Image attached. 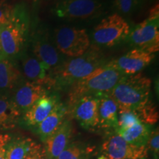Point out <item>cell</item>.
Instances as JSON below:
<instances>
[{"label":"cell","mask_w":159,"mask_h":159,"mask_svg":"<svg viewBox=\"0 0 159 159\" xmlns=\"http://www.w3.org/2000/svg\"><path fill=\"white\" fill-rule=\"evenodd\" d=\"M30 17L27 5L13 6L11 20L4 25L0 35L2 56L13 61L22 55L29 36Z\"/></svg>","instance_id":"6da1fadb"},{"label":"cell","mask_w":159,"mask_h":159,"mask_svg":"<svg viewBox=\"0 0 159 159\" xmlns=\"http://www.w3.org/2000/svg\"><path fill=\"white\" fill-rule=\"evenodd\" d=\"M123 76L124 75L108 63H105L87 77L71 85L69 93V108H71L83 97L110 94Z\"/></svg>","instance_id":"7a4b0ae2"},{"label":"cell","mask_w":159,"mask_h":159,"mask_svg":"<svg viewBox=\"0 0 159 159\" xmlns=\"http://www.w3.org/2000/svg\"><path fill=\"white\" fill-rule=\"evenodd\" d=\"M104 64L102 54L96 47H90L85 54L67 60L55 69L54 76L50 77L52 86L61 89L71 86Z\"/></svg>","instance_id":"3957f363"},{"label":"cell","mask_w":159,"mask_h":159,"mask_svg":"<svg viewBox=\"0 0 159 159\" xmlns=\"http://www.w3.org/2000/svg\"><path fill=\"white\" fill-rule=\"evenodd\" d=\"M152 81L142 73L124 75L110 95L118 106L119 110L136 111L150 101Z\"/></svg>","instance_id":"277c9868"},{"label":"cell","mask_w":159,"mask_h":159,"mask_svg":"<svg viewBox=\"0 0 159 159\" xmlns=\"http://www.w3.org/2000/svg\"><path fill=\"white\" fill-rule=\"evenodd\" d=\"M130 31L127 20L114 13L101 20L93 31V41L97 45L112 47L125 41Z\"/></svg>","instance_id":"5b68a950"},{"label":"cell","mask_w":159,"mask_h":159,"mask_svg":"<svg viewBox=\"0 0 159 159\" xmlns=\"http://www.w3.org/2000/svg\"><path fill=\"white\" fill-rule=\"evenodd\" d=\"M54 39L57 50L70 57L85 54L91 47V41L85 29L61 27L55 30Z\"/></svg>","instance_id":"8992f818"},{"label":"cell","mask_w":159,"mask_h":159,"mask_svg":"<svg viewBox=\"0 0 159 159\" xmlns=\"http://www.w3.org/2000/svg\"><path fill=\"white\" fill-rule=\"evenodd\" d=\"M126 41L134 48L151 54L159 50V15H150L130 31Z\"/></svg>","instance_id":"52a82bcc"},{"label":"cell","mask_w":159,"mask_h":159,"mask_svg":"<svg viewBox=\"0 0 159 159\" xmlns=\"http://www.w3.org/2000/svg\"><path fill=\"white\" fill-rule=\"evenodd\" d=\"M148 150V145H133L116 134L109 136L102 143L97 159H146Z\"/></svg>","instance_id":"ba28073f"},{"label":"cell","mask_w":159,"mask_h":159,"mask_svg":"<svg viewBox=\"0 0 159 159\" xmlns=\"http://www.w3.org/2000/svg\"><path fill=\"white\" fill-rule=\"evenodd\" d=\"M103 5L98 0H64L52 8L55 16L66 19H89L99 16Z\"/></svg>","instance_id":"9c48e42d"},{"label":"cell","mask_w":159,"mask_h":159,"mask_svg":"<svg viewBox=\"0 0 159 159\" xmlns=\"http://www.w3.org/2000/svg\"><path fill=\"white\" fill-rule=\"evenodd\" d=\"M154 57V54L134 48L126 54L108 63L124 75H131L140 73L141 71L150 64Z\"/></svg>","instance_id":"30bf717a"},{"label":"cell","mask_w":159,"mask_h":159,"mask_svg":"<svg viewBox=\"0 0 159 159\" xmlns=\"http://www.w3.org/2000/svg\"><path fill=\"white\" fill-rule=\"evenodd\" d=\"M33 55L49 71L61 63V58L56 47L52 43L43 30H39L32 38Z\"/></svg>","instance_id":"8fae6325"},{"label":"cell","mask_w":159,"mask_h":159,"mask_svg":"<svg viewBox=\"0 0 159 159\" xmlns=\"http://www.w3.org/2000/svg\"><path fill=\"white\" fill-rule=\"evenodd\" d=\"M98 96L89 95L78 99L70 110L73 116L85 130H93L98 126Z\"/></svg>","instance_id":"7c38bea8"},{"label":"cell","mask_w":159,"mask_h":159,"mask_svg":"<svg viewBox=\"0 0 159 159\" xmlns=\"http://www.w3.org/2000/svg\"><path fill=\"white\" fill-rule=\"evenodd\" d=\"M11 98L16 107L23 114L36 101L47 93L46 85L23 80L13 90Z\"/></svg>","instance_id":"4fadbf2b"},{"label":"cell","mask_w":159,"mask_h":159,"mask_svg":"<svg viewBox=\"0 0 159 159\" xmlns=\"http://www.w3.org/2000/svg\"><path fill=\"white\" fill-rule=\"evenodd\" d=\"M58 102L57 95L47 93L24 113V122L29 127H36L50 114Z\"/></svg>","instance_id":"5bb4252c"},{"label":"cell","mask_w":159,"mask_h":159,"mask_svg":"<svg viewBox=\"0 0 159 159\" xmlns=\"http://www.w3.org/2000/svg\"><path fill=\"white\" fill-rule=\"evenodd\" d=\"M71 136V122L68 119H65L61 126L44 142V151L47 159H57L69 144Z\"/></svg>","instance_id":"9a60e30c"},{"label":"cell","mask_w":159,"mask_h":159,"mask_svg":"<svg viewBox=\"0 0 159 159\" xmlns=\"http://www.w3.org/2000/svg\"><path fill=\"white\" fill-rule=\"evenodd\" d=\"M42 148L33 139L25 137L11 138L7 145L6 159H26L43 152Z\"/></svg>","instance_id":"2e32d148"},{"label":"cell","mask_w":159,"mask_h":159,"mask_svg":"<svg viewBox=\"0 0 159 159\" xmlns=\"http://www.w3.org/2000/svg\"><path fill=\"white\" fill-rule=\"evenodd\" d=\"M98 128L115 129L118 121V106L110 94L99 95Z\"/></svg>","instance_id":"e0dca14e"},{"label":"cell","mask_w":159,"mask_h":159,"mask_svg":"<svg viewBox=\"0 0 159 159\" xmlns=\"http://www.w3.org/2000/svg\"><path fill=\"white\" fill-rule=\"evenodd\" d=\"M21 71L13 63L7 58H0V94L13 92L23 80Z\"/></svg>","instance_id":"ac0fdd59"},{"label":"cell","mask_w":159,"mask_h":159,"mask_svg":"<svg viewBox=\"0 0 159 159\" xmlns=\"http://www.w3.org/2000/svg\"><path fill=\"white\" fill-rule=\"evenodd\" d=\"M21 74L26 77L27 81L52 86V82L50 77L47 75L48 70L34 55H24L21 61Z\"/></svg>","instance_id":"d6986e66"},{"label":"cell","mask_w":159,"mask_h":159,"mask_svg":"<svg viewBox=\"0 0 159 159\" xmlns=\"http://www.w3.org/2000/svg\"><path fill=\"white\" fill-rule=\"evenodd\" d=\"M66 112V107L63 103L59 102L50 114L37 125V133L43 142L61 126L65 120Z\"/></svg>","instance_id":"ffe728a7"},{"label":"cell","mask_w":159,"mask_h":159,"mask_svg":"<svg viewBox=\"0 0 159 159\" xmlns=\"http://www.w3.org/2000/svg\"><path fill=\"white\" fill-rule=\"evenodd\" d=\"M21 113L14 105L11 97L0 94V130H9L15 128Z\"/></svg>","instance_id":"44dd1931"},{"label":"cell","mask_w":159,"mask_h":159,"mask_svg":"<svg viewBox=\"0 0 159 159\" xmlns=\"http://www.w3.org/2000/svg\"><path fill=\"white\" fill-rule=\"evenodd\" d=\"M151 131L150 125L139 122L129 128L117 130L116 134L131 144L136 146H147Z\"/></svg>","instance_id":"7402d4cb"},{"label":"cell","mask_w":159,"mask_h":159,"mask_svg":"<svg viewBox=\"0 0 159 159\" xmlns=\"http://www.w3.org/2000/svg\"><path fill=\"white\" fill-rule=\"evenodd\" d=\"M90 150L80 142L69 144L57 159H89Z\"/></svg>","instance_id":"603a6c76"},{"label":"cell","mask_w":159,"mask_h":159,"mask_svg":"<svg viewBox=\"0 0 159 159\" xmlns=\"http://www.w3.org/2000/svg\"><path fill=\"white\" fill-rule=\"evenodd\" d=\"M144 2L145 0H112L113 5L116 10V13L122 16L133 15L142 7Z\"/></svg>","instance_id":"cb8c5ba5"},{"label":"cell","mask_w":159,"mask_h":159,"mask_svg":"<svg viewBox=\"0 0 159 159\" xmlns=\"http://www.w3.org/2000/svg\"><path fill=\"white\" fill-rule=\"evenodd\" d=\"M139 120L144 124L153 125L158 120V112L156 106L151 101H149L144 106L136 111Z\"/></svg>","instance_id":"d4e9b609"},{"label":"cell","mask_w":159,"mask_h":159,"mask_svg":"<svg viewBox=\"0 0 159 159\" xmlns=\"http://www.w3.org/2000/svg\"><path fill=\"white\" fill-rule=\"evenodd\" d=\"M139 122H141V121L139 120L136 111L118 109V121H117V127L115 130L129 128Z\"/></svg>","instance_id":"484cf974"},{"label":"cell","mask_w":159,"mask_h":159,"mask_svg":"<svg viewBox=\"0 0 159 159\" xmlns=\"http://www.w3.org/2000/svg\"><path fill=\"white\" fill-rule=\"evenodd\" d=\"M149 145L148 149L153 152L154 156L156 158H158L159 154V133L158 128L151 131V134L149 137L148 144Z\"/></svg>","instance_id":"4316f807"},{"label":"cell","mask_w":159,"mask_h":159,"mask_svg":"<svg viewBox=\"0 0 159 159\" xmlns=\"http://www.w3.org/2000/svg\"><path fill=\"white\" fill-rule=\"evenodd\" d=\"M13 6H10L0 1V26H4L9 22L11 18Z\"/></svg>","instance_id":"83f0119b"},{"label":"cell","mask_w":159,"mask_h":159,"mask_svg":"<svg viewBox=\"0 0 159 159\" xmlns=\"http://www.w3.org/2000/svg\"><path fill=\"white\" fill-rule=\"evenodd\" d=\"M12 137L7 134L0 132V159H6L7 145Z\"/></svg>","instance_id":"f1b7e54d"},{"label":"cell","mask_w":159,"mask_h":159,"mask_svg":"<svg viewBox=\"0 0 159 159\" xmlns=\"http://www.w3.org/2000/svg\"><path fill=\"white\" fill-rule=\"evenodd\" d=\"M44 157H45V151H43V152H39V153L38 154H35L34 156H32L26 159H44Z\"/></svg>","instance_id":"f546056e"},{"label":"cell","mask_w":159,"mask_h":159,"mask_svg":"<svg viewBox=\"0 0 159 159\" xmlns=\"http://www.w3.org/2000/svg\"><path fill=\"white\" fill-rule=\"evenodd\" d=\"M1 57H2V49H1V45H0V58Z\"/></svg>","instance_id":"4dcf8cb0"},{"label":"cell","mask_w":159,"mask_h":159,"mask_svg":"<svg viewBox=\"0 0 159 159\" xmlns=\"http://www.w3.org/2000/svg\"><path fill=\"white\" fill-rule=\"evenodd\" d=\"M3 26H0V35H1V32H2V29Z\"/></svg>","instance_id":"1f68e13d"},{"label":"cell","mask_w":159,"mask_h":159,"mask_svg":"<svg viewBox=\"0 0 159 159\" xmlns=\"http://www.w3.org/2000/svg\"><path fill=\"white\" fill-rule=\"evenodd\" d=\"M0 1H2V0H0Z\"/></svg>","instance_id":"d6a6232c"}]
</instances>
